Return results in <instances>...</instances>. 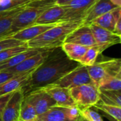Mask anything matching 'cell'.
<instances>
[{
	"mask_svg": "<svg viewBox=\"0 0 121 121\" xmlns=\"http://www.w3.org/2000/svg\"><path fill=\"white\" fill-rule=\"evenodd\" d=\"M80 65L70 60L61 47L52 49L45 61L30 74L26 83L21 88L23 95L55 83Z\"/></svg>",
	"mask_w": 121,
	"mask_h": 121,
	"instance_id": "1",
	"label": "cell"
},
{
	"mask_svg": "<svg viewBox=\"0 0 121 121\" xmlns=\"http://www.w3.org/2000/svg\"><path fill=\"white\" fill-rule=\"evenodd\" d=\"M84 25L82 21L62 23L48 29L43 33L27 42L29 48L53 49L61 47L67 35L74 30Z\"/></svg>",
	"mask_w": 121,
	"mask_h": 121,
	"instance_id": "2",
	"label": "cell"
},
{
	"mask_svg": "<svg viewBox=\"0 0 121 121\" xmlns=\"http://www.w3.org/2000/svg\"><path fill=\"white\" fill-rule=\"evenodd\" d=\"M52 6L53 5L47 1L29 3L14 18L11 26V35L25 28L34 25L39 16L45 9Z\"/></svg>",
	"mask_w": 121,
	"mask_h": 121,
	"instance_id": "3",
	"label": "cell"
},
{
	"mask_svg": "<svg viewBox=\"0 0 121 121\" xmlns=\"http://www.w3.org/2000/svg\"><path fill=\"white\" fill-rule=\"evenodd\" d=\"M87 69L93 84L99 88L106 79L121 75V60L112 58L96 61L93 65L87 67Z\"/></svg>",
	"mask_w": 121,
	"mask_h": 121,
	"instance_id": "4",
	"label": "cell"
},
{
	"mask_svg": "<svg viewBox=\"0 0 121 121\" xmlns=\"http://www.w3.org/2000/svg\"><path fill=\"white\" fill-rule=\"evenodd\" d=\"M69 92L75 106L80 111L93 107L100 100L99 89L94 84L72 87L69 89Z\"/></svg>",
	"mask_w": 121,
	"mask_h": 121,
	"instance_id": "5",
	"label": "cell"
},
{
	"mask_svg": "<svg viewBox=\"0 0 121 121\" xmlns=\"http://www.w3.org/2000/svg\"><path fill=\"white\" fill-rule=\"evenodd\" d=\"M80 118V111L77 106H55L44 113L38 116L36 121H79Z\"/></svg>",
	"mask_w": 121,
	"mask_h": 121,
	"instance_id": "6",
	"label": "cell"
},
{
	"mask_svg": "<svg viewBox=\"0 0 121 121\" xmlns=\"http://www.w3.org/2000/svg\"><path fill=\"white\" fill-rule=\"evenodd\" d=\"M87 84H93L89 77L87 67L80 65L52 84L71 89Z\"/></svg>",
	"mask_w": 121,
	"mask_h": 121,
	"instance_id": "7",
	"label": "cell"
},
{
	"mask_svg": "<svg viewBox=\"0 0 121 121\" xmlns=\"http://www.w3.org/2000/svg\"><path fill=\"white\" fill-rule=\"evenodd\" d=\"M96 0H73L64 5L66 11L60 23L82 21L85 15Z\"/></svg>",
	"mask_w": 121,
	"mask_h": 121,
	"instance_id": "8",
	"label": "cell"
},
{
	"mask_svg": "<svg viewBox=\"0 0 121 121\" xmlns=\"http://www.w3.org/2000/svg\"><path fill=\"white\" fill-rule=\"evenodd\" d=\"M24 99L34 108L38 116L44 113L51 107L56 106L55 100L43 88L28 93L24 96Z\"/></svg>",
	"mask_w": 121,
	"mask_h": 121,
	"instance_id": "9",
	"label": "cell"
},
{
	"mask_svg": "<svg viewBox=\"0 0 121 121\" xmlns=\"http://www.w3.org/2000/svg\"><path fill=\"white\" fill-rule=\"evenodd\" d=\"M89 26L96 40V46L101 53L109 47L121 43V35L93 23L89 24Z\"/></svg>",
	"mask_w": 121,
	"mask_h": 121,
	"instance_id": "10",
	"label": "cell"
},
{
	"mask_svg": "<svg viewBox=\"0 0 121 121\" xmlns=\"http://www.w3.org/2000/svg\"><path fill=\"white\" fill-rule=\"evenodd\" d=\"M24 95L21 90L19 89L13 92L11 96L7 101L2 114V121H18L21 106L23 100Z\"/></svg>",
	"mask_w": 121,
	"mask_h": 121,
	"instance_id": "11",
	"label": "cell"
},
{
	"mask_svg": "<svg viewBox=\"0 0 121 121\" xmlns=\"http://www.w3.org/2000/svg\"><path fill=\"white\" fill-rule=\"evenodd\" d=\"M51 50L52 49H44L39 53L25 60L18 65L1 71H6L13 74H22L33 71L45 61Z\"/></svg>",
	"mask_w": 121,
	"mask_h": 121,
	"instance_id": "12",
	"label": "cell"
},
{
	"mask_svg": "<svg viewBox=\"0 0 121 121\" xmlns=\"http://www.w3.org/2000/svg\"><path fill=\"white\" fill-rule=\"evenodd\" d=\"M65 43L84 45L88 48L96 46V43L89 25H82L66 38Z\"/></svg>",
	"mask_w": 121,
	"mask_h": 121,
	"instance_id": "13",
	"label": "cell"
},
{
	"mask_svg": "<svg viewBox=\"0 0 121 121\" xmlns=\"http://www.w3.org/2000/svg\"><path fill=\"white\" fill-rule=\"evenodd\" d=\"M43 89L55 100L56 106L62 107L76 106L71 96L69 89L50 84Z\"/></svg>",
	"mask_w": 121,
	"mask_h": 121,
	"instance_id": "14",
	"label": "cell"
},
{
	"mask_svg": "<svg viewBox=\"0 0 121 121\" xmlns=\"http://www.w3.org/2000/svg\"><path fill=\"white\" fill-rule=\"evenodd\" d=\"M29 3H25L13 9L0 12V40L8 38L11 35L12 23L16 16Z\"/></svg>",
	"mask_w": 121,
	"mask_h": 121,
	"instance_id": "15",
	"label": "cell"
},
{
	"mask_svg": "<svg viewBox=\"0 0 121 121\" xmlns=\"http://www.w3.org/2000/svg\"><path fill=\"white\" fill-rule=\"evenodd\" d=\"M59 23H51V24H34L29 27L25 28L12 35L9 38L21 40L23 42H28L33 38H36L37 36L40 35V34L43 33L48 29L55 26Z\"/></svg>",
	"mask_w": 121,
	"mask_h": 121,
	"instance_id": "16",
	"label": "cell"
},
{
	"mask_svg": "<svg viewBox=\"0 0 121 121\" xmlns=\"http://www.w3.org/2000/svg\"><path fill=\"white\" fill-rule=\"evenodd\" d=\"M119 6H115L110 0H96L82 19V23L84 25H89L95 18Z\"/></svg>",
	"mask_w": 121,
	"mask_h": 121,
	"instance_id": "17",
	"label": "cell"
},
{
	"mask_svg": "<svg viewBox=\"0 0 121 121\" xmlns=\"http://www.w3.org/2000/svg\"><path fill=\"white\" fill-rule=\"evenodd\" d=\"M66 11L65 6L54 5L45 9L38 18L35 24L60 23Z\"/></svg>",
	"mask_w": 121,
	"mask_h": 121,
	"instance_id": "18",
	"label": "cell"
},
{
	"mask_svg": "<svg viewBox=\"0 0 121 121\" xmlns=\"http://www.w3.org/2000/svg\"><path fill=\"white\" fill-rule=\"evenodd\" d=\"M120 18H121V7H117L95 18L91 23L113 32L116 23Z\"/></svg>",
	"mask_w": 121,
	"mask_h": 121,
	"instance_id": "19",
	"label": "cell"
},
{
	"mask_svg": "<svg viewBox=\"0 0 121 121\" xmlns=\"http://www.w3.org/2000/svg\"><path fill=\"white\" fill-rule=\"evenodd\" d=\"M34 70L21 74L12 78L11 79L7 81L3 84L0 85V96L3 95H6L7 94L13 93L15 91L21 89L26 83L30 74Z\"/></svg>",
	"mask_w": 121,
	"mask_h": 121,
	"instance_id": "20",
	"label": "cell"
},
{
	"mask_svg": "<svg viewBox=\"0 0 121 121\" xmlns=\"http://www.w3.org/2000/svg\"><path fill=\"white\" fill-rule=\"evenodd\" d=\"M44 49H39V48H29L26 51L21 52L12 57L0 62V71L6 69L7 68H10L12 67H14L19 63L22 62L25 60L39 53Z\"/></svg>",
	"mask_w": 121,
	"mask_h": 121,
	"instance_id": "21",
	"label": "cell"
},
{
	"mask_svg": "<svg viewBox=\"0 0 121 121\" xmlns=\"http://www.w3.org/2000/svg\"><path fill=\"white\" fill-rule=\"evenodd\" d=\"M61 48L70 60L78 62H80L81 59L89 48L84 45L70 43H64Z\"/></svg>",
	"mask_w": 121,
	"mask_h": 121,
	"instance_id": "22",
	"label": "cell"
},
{
	"mask_svg": "<svg viewBox=\"0 0 121 121\" xmlns=\"http://www.w3.org/2000/svg\"><path fill=\"white\" fill-rule=\"evenodd\" d=\"M99 101L105 104L121 107V91H106L99 89Z\"/></svg>",
	"mask_w": 121,
	"mask_h": 121,
	"instance_id": "23",
	"label": "cell"
},
{
	"mask_svg": "<svg viewBox=\"0 0 121 121\" xmlns=\"http://www.w3.org/2000/svg\"><path fill=\"white\" fill-rule=\"evenodd\" d=\"M93 107L105 113L114 121H121V107L105 104L101 101L97 102Z\"/></svg>",
	"mask_w": 121,
	"mask_h": 121,
	"instance_id": "24",
	"label": "cell"
},
{
	"mask_svg": "<svg viewBox=\"0 0 121 121\" xmlns=\"http://www.w3.org/2000/svg\"><path fill=\"white\" fill-rule=\"evenodd\" d=\"M37 113L34 108L23 98L21 104L18 121H36Z\"/></svg>",
	"mask_w": 121,
	"mask_h": 121,
	"instance_id": "25",
	"label": "cell"
},
{
	"mask_svg": "<svg viewBox=\"0 0 121 121\" xmlns=\"http://www.w3.org/2000/svg\"><path fill=\"white\" fill-rule=\"evenodd\" d=\"M101 54V53L100 52L97 46L89 48L82 58L81 59L79 63L86 67L91 66L96 62L99 55Z\"/></svg>",
	"mask_w": 121,
	"mask_h": 121,
	"instance_id": "26",
	"label": "cell"
},
{
	"mask_svg": "<svg viewBox=\"0 0 121 121\" xmlns=\"http://www.w3.org/2000/svg\"><path fill=\"white\" fill-rule=\"evenodd\" d=\"M99 89L106 91H121V75L106 79L100 84Z\"/></svg>",
	"mask_w": 121,
	"mask_h": 121,
	"instance_id": "27",
	"label": "cell"
},
{
	"mask_svg": "<svg viewBox=\"0 0 121 121\" xmlns=\"http://www.w3.org/2000/svg\"><path fill=\"white\" fill-rule=\"evenodd\" d=\"M28 49H29V48L28 47L27 44H26L23 45L9 48L4 49L3 50H1L0 51V62H2L21 52L26 51Z\"/></svg>",
	"mask_w": 121,
	"mask_h": 121,
	"instance_id": "28",
	"label": "cell"
},
{
	"mask_svg": "<svg viewBox=\"0 0 121 121\" xmlns=\"http://www.w3.org/2000/svg\"><path fill=\"white\" fill-rule=\"evenodd\" d=\"M80 114L81 117L86 121H104L101 115L91 108L81 111Z\"/></svg>",
	"mask_w": 121,
	"mask_h": 121,
	"instance_id": "29",
	"label": "cell"
},
{
	"mask_svg": "<svg viewBox=\"0 0 121 121\" xmlns=\"http://www.w3.org/2000/svg\"><path fill=\"white\" fill-rule=\"evenodd\" d=\"M30 2V0L14 1V0H0V12L9 11L16 8L25 3Z\"/></svg>",
	"mask_w": 121,
	"mask_h": 121,
	"instance_id": "30",
	"label": "cell"
},
{
	"mask_svg": "<svg viewBox=\"0 0 121 121\" xmlns=\"http://www.w3.org/2000/svg\"><path fill=\"white\" fill-rule=\"evenodd\" d=\"M27 44V42H23L21 40H16L11 38H4L0 40V51L3 50L6 48L16 47V46H21Z\"/></svg>",
	"mask_w": 121,
	"mask_h": 121,
	"instance_id": "31",
	"label": "cell"
},
{
	"mask_svg": "<svg viewBox=\"0 0 121 121\" xmlns=\"http://www.w3.org/2000/svg\"><path fill=\"white\" fill-rule=\"evenodd\" d=\"M19 74H13V73L6 72V71H0V85L3 84L4 83L6 82L7 81L11 79L12 78Z\"/></svg>",
	"mask_w": 121,
	"mask_h": 121,
	"instance_id": "32",
	"label": "cell"
},
{
	"mask_svg": "<svg viewBox=\"0 0 121 121\" xmlns=\"http://www.w3.org/2000/svg\"><path fill=\"white\" fill-rule=\"evenodd\" d=\"M12 94L13 93H10V94H7L6 95H3V96H0V121H1V114H2L3 110H4L7 101L11 96Z\"/></svg>",
	"mask_w": 121,
	"mask_h": 121,
	"instance_id": "33",
	"label": "cell"
},
{
	"mask_svg": "<svg viewBox=\"0 0 121 121\" xmlns=\"http://www.w3.org/2000/svg\"><path fill=\"white\" fill-rule=\"evenodd\" d=\"M50 2L52 5H57V6H64L73 0H45Z\"/></svg>",
	"mask_w": 121,
	"mask_h": 121,
	"instance_id": "34",
	"label": "cell"
},
{
	"mask_svg": "<svg viewBox=\"0 0 121 121\" xmlns=\"http://www.w3.org/2000/svg\"><path fill=\"white\" fill-rule=\"evenodd\" d=\"M113 33L119 35H121V18H120L116 22L114 30H113Z\"/></svg>",
	"mask_w": 121,
	"mask_h": 121,
	"instance_id": "35",
	"label": "cell"
},
{
	"mask_svg": "<svg viewBox=\"0 0 121 121\" xmlns=\"http://www.w3.org/2000/svg\"><path fill=\"white\" fill-rule=\"evenodd\" d=\"M110 1L116 6H121V0H110Z\"/></svg>",
	"mask_w": 121,
	"mask_h": 121,
	"instance_id": "36",
	"label": "cell"
},
{
	"mask_svg": "<svg viewBox=\"0 0 121 121\" xmlns=\"http://www.w3.org/2000/svg\"><path fill=\"white\" fill-rule=\"evenodd\" d=\"M45 1V0H30V2H34V1Z\"/></svg>",
	"mask_w": 121,
	"mask_h": 121,
	"instance_id": "37",
	"label": "cell"
},
{
	"mask_svg": "<svg viewBox=\"0 0 121 121\" xmlns=\"http://www.w3.org/2000/svg\"><path fill=\"white\" fill-rule=\"evenodd\" d=\"M79 121H85V120H84V118H82L81 117V118L79 119Z\"/></svg>",
	"mask_w": 121,
	"mask_h": 121,
	"instance_id": "38",
	"label": "cell"
},
{
	"mask_svg": "<svg viewBox=\"0 0 121 121\" xmlns=\"http://www.w3.org/2000/svg\"><path fill=\"white\" fill-rule=\"evenodd\" d=\"M14 1H25V0H14Z\"/></svg>",
	"mask_w": 121,
	"mask_h": 121,
	"instance_id": "39",
	"label": "cell"
}]
</instances>
